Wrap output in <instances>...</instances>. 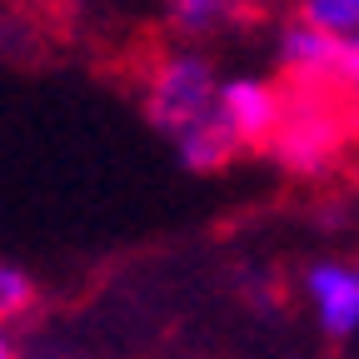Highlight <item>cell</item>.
Returning a JSON list of instances; mask_svg holds the SVG:
<instances>
[{"mask_svg": "<svg viewBox=\"0 0 359 359\" xmlns=\"http://www.w3.org/2000/svg\"><path fill=\"white\" fill-rule=\"evenodd\" d=\"M30 299H35L30 280L20 275V269H11V264H0V320H6V314H20V309H25Z\"/></svg>", "mask_w": 359, "mask_h": 359, "instance_id": "cell-8", "label": "cell"}, {"mask_svg": "<svg viewBox=\"0 0 359 359\" xmlns=\"http://www.w3.org/2000/svg\"><path fill=\"white\" fill-rule=\"evenodd\" d=\"M304 25L334 40H354L359 25V0H304Z\"/></svg>", "mask_w": 359, "mask_h": 359, "instance_id": "cell-6", "label": "cell"}, {"mask_svg": "<svg viewBox=\"0 0 359 359\" xmlns=\"http://www.w3.org/2000/svg\"><path fill=\"white\" fill-rule=\"evenodd\" d=\"M309 294L320 304V320L330 334H354L359 325V275L349 264H314Z\"/></svg>", "mask_w": 359, "mask_h": 359, "instance_id": "cell-4", "label": "cell"}, {"mask_svg": "<svg viewBox=\"0 0 359 359\" xmlns=\"http://www.w3.org/2000/svg\"><path fill=\"white\" fill-rule=\"evenodd\" d=\"M344 130H349V110L334 105V90L320 85H294L290 80V95L280 100V120H275V145L280 165L294 175H325L344 145Z\"/></svg>", "mask_w": 359, "mask_h": 359, "instance_id": "cell-1", "label": "cell"}, {"mask_svg": "<svg viewBox=\"0 0 359 359\" xmlns=\"http://www.w3.org/2000/svg\"><path fill=\"white\" fill-rule=\"evenodd\" d=\"M219 115H224V125H230V135L240 145H264L275 135V120H280V95L269 85L235 80L219 95Z\"/></svg>", "mask_w": 359, "mask_h": 359, "instance_id": "cell-3", "label": "cell"}, {"mask_svg": "<svg viewBox=\"0 0 359 359\" xmlns=\"http://www.w3.org/2000/svg\"><path fill=\"white\" fill-rule=\"evenodd\" d=\"M210 105H215V95H210V65L200 55H175V60H165L155 70V80H150V115H155L160 130L180 135L190 120H200Z\"/></svg>", "mask_w": 359, "mask_h": 359, "instance_id": "cell-2", "label": "cell"}, {"mask_svg": "<svg viewBox=\"0 0 359 359\" xmlns=\"http://www.w3.org/2000/svg\"><path fill=\"white\" fill-rule=\"evenodd\" d=\"M0 359H11V344H6V334H0Z\"/></svg>", "mask_w": 359, "mask_h": 359, "instance_id": "cell-9", "label": "cell"}, {"mask_svg": "<svg viewBox=\"0 0 359 359\" xmlns=\"http://www.w3.org/2000/svg\"><path fill=\"white\" fill-rule=\"evenodd\" d=\"M175 145H180V155H185V165H195V170H215V165H224L240 150V140L230 135V125H224V115H219V105H210L200 120H190L175 135Z\"/></svg>", "mask_w": 359, "mask_h": 359, "instance_id": "cell-5", "label": "cell"}, {"mask_svg": "<svg viewBox=\"0 0 359 359\" xmlns=\"http://www.w3.org/2000/svg\"><path fill=\"white\" fill-rule=\"evenodd\" d=\"M235 6H240V0H175V20L185 30H205V25L224 20Z\"/></svg>", "mask_w": 359, "mask_h": 359, "instance_id": "cell-7", "label": "cell"}]
</instances>
